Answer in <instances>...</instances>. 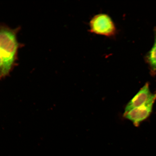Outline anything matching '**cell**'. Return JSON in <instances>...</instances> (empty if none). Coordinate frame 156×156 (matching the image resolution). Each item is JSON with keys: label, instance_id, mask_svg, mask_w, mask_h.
<instances>
[{"label": "cell", "instance_id": "1", "mask_svg": "<svg viewBox=\"0 0 156 156\" xmlns=\"http://www.w3.org/2000/svg\"><path fill=\"white\" fill-rule=\"evenodd\" d=\"M18 48L16 31L0 26V58L5 76L9 75L14 65Z\"/></svg>", "mask_w": 156, "mask_h": 156}, {"label": "cell", "instance_id": "2", "mask_svg": "<svg viewBox=\"0 0 156 156\" xmlns=\"http://www.w3.org/2000/svg\"><path fill=\"white\" fill-rule=\"evenodd\" d=\"M90 32L97 34L112 37L116 34V29L112 19L108 15L95 16L90 22Z\"/></svg>", "mask_w": 156, "mask_h": 156}, {"label": "cell", "instance_id": "3", "mask_svg": "<svg viewBox=\"0 0 156 156\" xmlns=\"http://www.w3.org/2000/svg\"><path fill=\"white\" fill-rule=\"evenodd\" d=\"M156 99V93H152L150 91L149 83H146L126 105L125 112L148 103L155 102Z\"/></svg>", "mask_w": 156, "mask_h": 156}, {"label": "cell", "instance_id": "4", "mask_svg": "<svg viewBox=\"0 0 156 156\" xmlns=\"http://www.w3.org/2000/svg\"><path fill=\"white\" fill-rule=\"evenodd\" d=\"M154 103V102H152L125 112L124 116L131 121L134 126H138L140 123L150 116L152 112Z\"/></svg>", "mask_w": 156, "mask_h": 156}, {"label": "cell", "instance_id": "5", "mask_svg": "<svg viewBox=\"0 0 156 156\" xmlns=\"http://www.w3.org/2000/svg\"><path fill=\"white\" fill-rule=\"evenodd\" d=\"M154 42L153 47L148 52L147 56V60L149 63L152 73H155L156 72V27L154 29Z\"/></svg>", "mask_w": 156, "mask_h": 156}, {"label": "cell", "instance_id": "6", "mask_svg": "<svg viewBox=\"0 0 156 156\" xmlns=\"http://www.w3.org/2000/svg\"><path fill=\"white\" fill-rule=\"evenodd\" d=\"M5 77L4 71L3 62L1 58H0V80Z\"/></svg>", "mask_w": 156, "mask_h": 156}]
</instances>
